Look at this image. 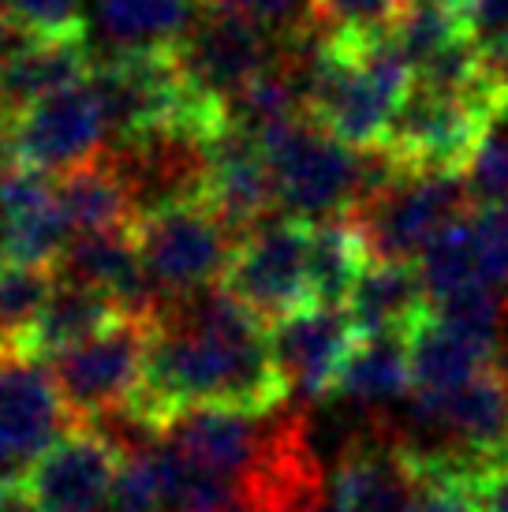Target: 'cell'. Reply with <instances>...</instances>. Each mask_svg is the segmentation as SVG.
Masks as SVG:
<instances>
[{
	"mask_svg": "<svg viewBox=\"0 0 508 512\" xmlns=\"http://www.w3.org/2000/svg\"><path fill=\"white\" fill-rule=\"evenodd\" d=\"M202 199L240 240L258 225H266L273 210H281L273 165L251 131L232 124L221 139L206 146Z\"/></svg>",
	"mask_w": 508,
	"mask_h": 512,
	"instance_id": "obj_15",
	"label": "cell"
},
{
	"mask_svg": "<svg viewBox=\"0 0 508 512\" xmlns=\"http://www.w3.org/2000/svg\"><path fill=\"white\" fill-rule=\"evenodd\" d=\"M307 512H348V509H344V505H337V501H333V494H329V498H322L314 509H307Z\"/></svg>",
	"mask_w": 508,
	"mask_h": 512,
	"instance_id": "obj_33",
	"label": "cell"
},
{
	"mask_svg": "<svg viewBox=\"0 0 508 512\" xmlns=\"http://www.w3.org/2000/svg\"><path fill=\"white\" fill-rule=\"evenodd\" d=\"M202 0H94L113 49H176L195 27Z\"/></svg>",
	"mask_w": 508,
	"mask_h": 512,
	"instance_id": "obj_23",
	"label": "cell"
},
{
	"mask_svg": "<svg viewBox=\"0 0 508 512\" xmlns=\"http://www.w3.org/2000/svg\"><path fill=\"white\" fill-rule=\"evenodd\" d=\"M266 150L284 217L307 225L348 217L374 184V154L333 139L307 109L254 135Z\"/></svg>",
	"mask_w": 508,
	"mask_h": 512,
	"instance_id": "obj_4",
	"label": "cell"
},
{
	"mask_svg": "<svg viewBox=\"0 0 508 512\" xmlns=\"http://www.w3.org/2000/svg\"><path fill=\"white\" fill-rule=\"evenodd\" d=\"M415 72L389 38L322 34L303 57V105L333 139L370 154L385 143L396 109L404 105Z\"/></svg>",
	"mask_w": 508,
	"mask_h": 512,
	"instance_id": "obj_2",
	"label": "cell"
},
{
	"mask_svg": "<svg viewBox=\"0 0 508 512\" xmlns=\"http://www.w3.org/2000/svg\"><path fill=\"white\" fill-rule=\"evenodd\" d=\"M415 270L423 277V288L430 296V307H438L456 292H467L482 281V262H479V240H475V217L467 210L464 217H456L449 228H441L438 236L430 240ZM490 288V285H486Z\"/></svg>",
	"mask_w": 508,
	"mask_h": 512,
	"instance_id": "obj_25",
	"label": "cell"
},
{
	"mask_svg": "<svg viewBox=\"0 0 508 512\" xmlns=\"http://www.w3.org/2000/svg\"><path fill=\"white\" fill-rule=\"evenodd\" d=\"M0 15L23 38H83L86 34L79 0H0Z\"/></svg>",
	"mask_w": 508,
	"mask_h": 512,
	"instance_id": "obj_28",
	"label": "cell"
},
{
	"mask_svg": "<svg viewBox=\"0 0 508 512\" xmlns=\"http://www.w3.org/2000/svg\"><path fill=\"white\" fill-rule=\"evenodd\" d=\"M464 187L471 206H508V135H486L464 169Z\"/></svg>",
	"mask_w": 508,
	"mask_h": 512,
	"instance_id": "obj_29",
	"label": "cell"
},
{
	"mask_svg": "<svg viewBox=\"0 0 508 512\" xmlns=\"http://www.w3.org/2000/svg\"><path fill=\"white\" fill-rule=\"evenodd\" d=\"M508 116V68L486 60L452 86L411 83L378 154L408 176H464L486 135Z\"/></svg>",
	"mask_w": 508,
	"mask_h": 512,
	"instance_id": "obj_3",
	"label": "cell"
},
{
	"mask_svg": "<svg viewBox=\"0 0 508 512\" xmlns=\"http://www.w3.org/2000/svg\"><path fill=\"white\" fill-rule=\"evenodd\" d=\"M57 277L71 281V285L98 288L131 318H150L154 322L157 311H161L157 288L146 266H142L135 228L71 236V243L64 247V255L57 262Z\"/></svg>",
	"mask_w": 508,
	"mask_h": 512,
	"instance_id": "obj_16",
	"label": "cell"
},
{
	"mask_svg": "<svg viewBox=\"0 0 508 512\" xmlns=\"http://www.w3.org/2000/svg\"><path fill=\"white\" fill-rule=\"evenodd\" d=\"M109 124L90 79L34 101L23 113L0 120V172L30 169L64 176L105 154Z\"/></svg>",
	"mask_w": 508,
	"mask_h": 512,
	"instance_id": "obj_7",
	"label": "cell"
},
{
	"mask_svg": "<svg viewBox=\"0 0 508 512\" xmlns=\"http://www.w3.org/2000/svg\"><path fill=\"white\" fill-rule=\"evenodd\" d=\"M355 344L359 329L344 307H299L269 322V356L284 393L296 400L329 397Z\"/></svg>",
	"mask_w": 508,
	"mask_h": 512,
	"instance_id": "obj_13",
	"label": "cell"
},
{
	"mask_svg": "<svg viewBox=\"0 0 508 512\" xmlns=\"http://www.w3.org/2000/svg\"><path fill=\"white\" fill-rule=\"evenodd\" d=\"M408 356H411V393L415 397H441L479 378L482 370H490L494 352L475 344L471 337L456 333L449 322H441L434 307L419 326L408 333Z\"/></svg>",
	"mask_w": 508,
	"mask_h": 512,
	"instance_id": "obj_21",
	"label": "cell"
},
{
	"mask_svg": "<svg viewBox=\"0 0 508 512\" xmlns=\"http://www.w3.org/2000/svg\"><path fill=\"white\" fill-rule=\"evenodd\" d=\"M471 210L460 176L393 172L355 202L352 217L374 262H419L430 240Z\"/></svg>",
	"mask_w": 508,
	"mask_h": 512,
	"instance_id": "obj_8",
	"label": "cell"
},
{
	"mask_svg": "<svg viewBox=\"0 0 508 512\" xmlns=\"http://www.w3.org/2000/svg\"><path fill=\"white\" fill-rule=\"evenodd\" d=\"M225 288L262 322L311 307V225L273 217L236 243Z\"/></svg>",
	"mask_w": 508,
	"mask_h": 512,
	"instance_id": "obj_10",
	"label": "cell"
},
{
	"mask_svg": "<svg viewBox=\"0 0 508 512\" xmlns=\"http://www.w3.org/2000/svg\"><path fill=\"white\" fill-rule=\"evenodd\" d=\"M367 266V240L352 217L311 225V307H344Z\"/></svg>",
	"mask_w": 508,
	"mask_h": 512,
	"instance_id": "obj_24",
	"label": "cell"
},
{
	"mask_svg": "<svg viewBox=\"0 0 508 512\" xmlns=\"http://www.w3.org/2000/svg\"><path fill=\"white\" fill-rule=\"evenodd\" d=\"M68 419L49 367L38 359L0 356V483L23 479L64 434Z\"/></svg>",
	"mask_w": 508,
	"mask_h": 512,
	"instance_id": "obj_14",
	"label": "cell"
},
{
	"mask_svg": "<svg viewBox=\"0 0 508 512\" xmlns=\"http://www.w3.org/2000/svg\"><path fill=\"white\" fill-rule=\"evenodd\" d=\"M120 318H124V311L105 292L86 285H71V281H60L57 277V288L49 292L45 307L34 318V326L23 333L15 356L42 363V359H53L60 352H68V348H75V344L105 333Z\"/></svg>",
	"mask_w": 508,
	"mask_h": 512,
	"instance_id": "obj_19",
	"label": "cell"
},
{
	"mask_svg": "<svg viewBox=\"0 0 508 512\" xmlns=\"http://www.w3.org/2000/svg\"><path fill=\"white\" fill-rule=\"evenodd\" d=\"M389 38H393L396 49L404 53V60L411 64V72L434 64L438 57L452 53L456 45L475 42L456 0H411L408 8L393 19Z\"/></svg>",
	"mask_w": 508,
	"mask_h": 512,
	"instance_id": "obj_26",
	"label": "cell"
},
{
	"mask_svg": "<svg viewBox=\"0 0 508 512\" xmlns=\"http://www.w3.org/2000/svg\"><path fill=\"white\" fill-rule=\"evenodd\" d=\"M53 288H57V270L0 266V356H15L23 333L34 326Z\"/></svg>",
	"mask_w": 508,
	"mask_h": 512,
	"instance_id": "obj_27",
	"label": "cell"
},
{
	"mask_svg": "<svg viewBox=\"0 0 508 512\" xmlns=\"http://www.w3.org/2000/svg\"><path fill=\"white\" fill-rule=\"evenodd\" d=\"M57 202L64 210L71 236L116 232L139 225V206L131 195L124 169L109 150L79 169L57 176Z\"/></svg>",
	"mask_w": 508,
	"mask_h": 512,
	"instance_id": "obj_18",
	"label": "cell"
},
{
	"mask_svg": "<svg viewBox=\"0 0 508 512\" xmlns=\"http://www.w3.org/2000/svg\"><path fill=\"white\" fill-rule=\"evenodd\" d=\"M501 471H508V445H505V453H501Z\"/></svg>",
	"mask_w": 508,
	"mask_h": 512,
	"instance_id": "obj_35",
	"label": "cell"
},
{
	"mask_svg": "<svg viewBox=\"0 0 508 512\" xmlns=\"http://www.w3.org/2000/svg\"><path fill=\"white\" fill-rule=\"evenodd\" d=\"M150 337H154L150 318L124 314L105 333L49 359V374L75 427H98L135 404L146 378Z\"/></svg>",
	"mask_w": 508,
	"mask_h": 512,
	"instance_id": "obj_6",
	"label": "cell"
},
{
	"mask_svg": "<svg viewBox=\"0 0 508 512\" xmlns=\"http://www.w3.org/2000/svg\"><path fill=\"white\" fill-rule=\"evenodd\" d=\"M344 311L352 314L359 337L411 333V326H419L430 314V296H426L415 262H374L370 258Z\"/></svg>",
	"mask_w": 508,
	"mask_h": 512,
	"instance_id": "obj_20",
	"label": "cell"
},
{
	"mask_svg": "<svg viewBox=\"0 0 508 512\" xmlns=\"http://www.w3.org/2000/svg\"><path fill=\"white\" fill-rule=\"evenodd\" d=\"M135 236L161 307L225 285L240 243V236L213 214L202 195L146 210L135 225Z\"/></svg>",
	"mask_w": 508,
	"mask_h": 512,
	"instance_id": "obj_5",
	"label": "cell"
},
{
	"mask_svg": "<svg viewBox=\"0 0 508 512\" xmlns=\"http://www.w3.org/2000/svg\"><path fill=\"white\" fill-rule=\"evenodd\" d=\"M94 57L83 38H23L0 64V120L23 113L34 101L90 79Z\"/></svg>",
	"mask_w": 508,
	"mask_h": 512,
	"instance_id": "obj_17",
	"label": "cell"
},
{
	"mask_svg": "<svg viewBox=\"0 0 508 512\" xmlns=\"http://www.w3.org/2000/svg\"><path fill=\"white\" fill-rule=\"evenodd\" d=\"M157 512H169V509H157Z\"/></svg>",
	"mask_w": 508,
	"mask_h": 512,
	"instance_id": "obj_36",
	"label": "cell"
},
{
	"mask_svg": "<svg viewBox=\"0 0 508 512\" xmlns=\"http://www.w3.org/2000/svg\"><path fill=\"white\" fill-rule=\"evenodd\" d=\"M482 512H508V471H490L479 483Z\"/></svg>",
	"mask_w": 508,
	"mask_h": 512,
	"instance_id": "obj_31",
	"label": "cell"
},
{
	"mask_svg": "<svg viewBox=\"0 0 508 512\" xmlns=\"http://www.w3.org/2000/svg\"><path fill=\"white\" fill-rule=\"evenodd\" d=\"M284 53L288 49L273 42L254 19L232 8H210V4H202L191 34L176 45V60L184 68L187 83L198 94L225 101V105Z\"/></svg>",
	"mask_w": 508,
	"mask_h": 512,
	"instance_id": "obj_11",
	"label": "cell"
},
{
	"mask_svg": "<svg viewBox=\"0 0 508 512\" xmlns=\"http://www.w3.org/2000/svg\"><path fill=\"white\" fill-rule=\"evenodd\" d=\"M411 0H318L322 34H374L389 30Z\"/></svg>",
	"mask_w": 508,
	"mask_h": 512,
	"instance_id": "obj_30",
	"label": "cell"
},
{
	"mask_svg": "<svg viewBox=\"0 0 508 512\" xmlns=\"http://www.w3.org/2000/svg\"><path fill=\"white\" fill-rule=\"evenodd\" d=\"M284 397L269 356V326L221 285L157 311L146 378L127 412L157 434L165 419L187 408L228 404L269 412Z\"/></svg>",
	"mask_w": 508,
	"mask_h": 512,
	"instance_id": "obj_1",
	"label": "cell"
},
{
	"mask_svg": "<svg viewBox=\"0 0 508 512\" xmlns=\"http://www.w3.org/2000/svg\"><path fill=\"white\" fill-rule=\"evenodd\" d=\"M296 415L299 412H284V408L251 412V408H228V404H202L165 419V427L157 430V441L228 479L240 498V486L277 453Z\"/></svg>",
	"mask_w": 508,
	"mask_h": 512,
	"instance_id": "obj_9",
	"label": "cell"
},
{
	"mask_svg": "<svg viewBox=\"0 0 508 512\" xmlns=\"http://www.w3.org/2000/svg\"><path fill=\"white\" fill-rule=\"evenodd\" d=\"M411 389L415 385H411L408 333H378V337H359L333 393L355 408L378 412L408 400Z\"/></svg>",
	"mask_w": 508,
	"mask_h": 512,
	"instance_id": "obj_22",
	"label": "cell"
},
{
	"mask_svg": "<svg viewBox=\"0 0 508 512\" xmlns=\"http://www.w3.org/2000/svg\"><path fill=\"white\" fill-rule=\"evenodd\" d=\"M221 512H247V509H243L240 501H236V505H228V509H221Z\"/></svg>",
	"mask_w": 508,
	"mask_h": 512,
	"instance_id": "obj_34",
	"label": "cell"
},
{
	"mask_svg": "<svg viewBox=\"0 0 508 512\" xmlns=\"http://www.w3.org/2000/svg\"><path fill=\"white\" fill-rule=\"evenodd\" d=\"M124 456L98 427H71L23 475L38 512H109Z\"/></svg>",
	"mask_w": 508,
	"mask_h": 512,
	"instance_id": "obj_12",
	"label": "cell"
},
{
	"mask_svg": "<svg viewBox=\"0 0 508 512\" xmlns=\"http://www.w3.org/2000/svg\"><path fill=\"white\" fill-rule=\"evenodd\" d=\"M19 42H23V34H19V30H15L12 23L4 19V15H0V64H4V60H8L15 49H19Z\"/></svg>",
	"mask_w": 508,
	"mask_h": 512,
	"instance_id": "obj_32",
	"label": "cell"
}]
</instances>
